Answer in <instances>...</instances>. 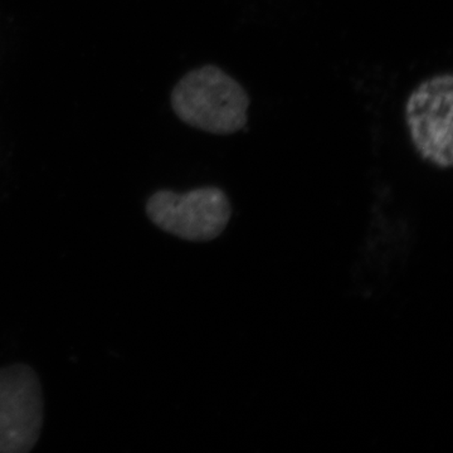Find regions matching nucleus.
I'll return each instance as SVG.
<instances>
[{
    "mask_svg": "<svg viewBox=\"0 0 453 453\" xmlns=\"http://www.w3.org/2000/svg\"><path fill=\"white\" fill-rule=\"evenodd\" d=\"M153 225L181 240L205 242L219 237L231 219V203L220 188L202 187L187 193L162 189L146 202Z\"/></svg>",
    "mask_w": 453,
    "mask_h": 453,
    "instance_id": "2",
    "label": "nucleus"
},
{
    "mask_svg": "<svg viewBox=\"0 0 453 453\" xmlns=\"http://www.w3.org/2000/svg\"><path fill=\"white\" fill-rule=\"evenodd\" d=\"M251 98L219 65L188 73L172 91V107L184 124L213 135H234L249 124Z\"/></svg>",
    "mask_w": 453,
    "mask_h": 453,
    "instance_id": "1",
    "label": "nucleus"
},
{
    "mask_svg": "<svg viewBox=\"0 0 453 453\" xmlns=\"http://www.w3.org/2000/svg\"><path fill=\"white\" fill-rule=\"evenodd\" d=\"M411 142L417 154L440 169L453 163V76L437 74L411 92L404 109Z\"/></svg>",
    "mask_w": 453,
    "mask_h": 453,
    "instance_id": "3",
    "label": "nucleus"
},
{
    "mask_svg": "<svg viewBox=\"0 0 453 453\" xmlns=\"http://www.w3.org/2000/svg\"><path fill=\"white\" fill-rule=\"evenodd\" d=\"M43 425V395L37 372L27 365L0 368V453L32 451Z\"/></svg>",
    "mask_w": 453,
    "mask_h": 453,
    "instance_id": "4",
    "label": "nucleus"
}]
</instances>
